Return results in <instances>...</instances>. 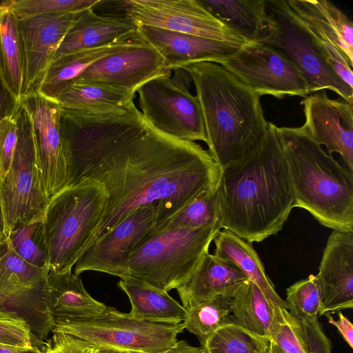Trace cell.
<instances>
[{"label": "cell", "mask_w": 353, "mask_h": 353, "mask_svg": "<svg viewBox=\"0 0 353 353\" xmlns=\"http://www.w3.org/2000/svg\"><path fill=\"white\" fill-rule=\"evenodd\" d=\"M77 152L84 175L80 181L96 180L108 194L101 222L85 250L138 208L159 207L160 225L216 188L221 174L208 151L160 131L134 103L121 114L84 116Z\"/></svg>", "instance_id": "1"}, {"label": "cell", "mask_w": 353, "mask_h": 353, "mask_svg": "<svg viewBox=\"0 0 353 353\" xmlns=\"http://www.w3.org/2000/svg\"><path fill=\"white\" fill-rule=\"evenodd\" d=\"M269 122L259 144L221 170L218 192L221 229L252 243L277 234L295 208L288 165Z\"/></svg>", "instance_id": "2"}, {"label": "cell", "mask_w": 353, "mask_h": 353, "mask_svg": "<svg viewBox=\"0 0 353 353\" xmlns=\"http://www.w3.org/2000/svg\"><path fill=\"white\" fill-rule=\"evenodd\" d=\"M182 69L195 87L208 152L222 170L253 150L266 134L269 122L261 97L217 63H195Z\"/></svg>", "instance_id": "3"}, {"label": "cell", "mask_w": 353, "mask_h": 353, "mask_svg": "<svg viewBox=\"0 0 353 353\" xmlns=\"http://www.w3.org/2000/svg\"><path fill=\"white\" fill-rule=\"evenodd\" d=\"M276 130L295 207L333 230L353 232V172L327 154L302 126Z\"/></svg>", "instance_id": "4"}, {"label": "cell", "mask_w": 353, "mask_h": 353, "mask_svg": "<svg viewBox=\"0 0 353 353\" xmlns=\"http://www.w3.org/2000/svg\"><path fill=\"white\" fill-rule=\"evenodd\" d=\"M107 200L104 186L89 179L50 198L42 220L49 270L72 271L101 222Z\"/></svg>", "instance_id": "5"}, {"label": "cell", "mask_w": 353, "mask_h": 353, "mask_svg": "<svg viewBox=\"0 0 353 353\" xmlns=\"http://www.w3.org/2000/svg\"><path fill=\"white\" fill-rule=\"evenodd\" d=\"M219 226L190 229L159 225L125 259L118 276L165 292L176 289L208 253Z\"/></svg>", "instance_id": "6"}, {"label": "cell", "mask_w": 353, "mask_h": 353, "mask_svg": "<svg viewBox=\"0 0 353 353\" xmlns=\"http://www.w3.org/2000/svg\"><path fill=\"white\" fill-rule=\"evenodd\" d=\"M267 22L258 41L282 53L307 84L310 94L329 90L353 103V88L325 60L314 39L295 17L286 0H265Z\"/></svg>", "instance_id": "7"}, {"label": "cell", "mask_w": 353, "mask_h": 353, "mask_svg": "<svg viewBox=\"0 0 353 353\" xmlns=\"http://www.w3.org/2000/svg\"><path fill=\"white\" fill-rule=\"evenodd\" d=\"M53 331L64 332L83 339L97 348H109L137 353L163 352L177 341L184 330L177 325L155 323L107 306L98 317L87 321H57Z\"/></svg>", "instance_id": "8"}, {"label": "cell", "mask_w": 353, "mask_h": 353, "mask_svg": "<svg viewBox=\"0 0 353 353\" xmlns=\"http://www.w3.org/2000/svg\"><path fill=\"white\" fill-rule=\"evenodd\" d=\"M168 71L137 91L143 116L158 130L183 140L206 143L205 124L197 97L189 90L188 73Z\"/></svg>", "instance_id": "9"}, {"label": "cell", "mask_w": 353, "mask_h": 353, "mask_svg": "<svg viewBox=\"0 0 353 353\" xmlns=\"http://www.w3.org/2000/svg\"><path fill=\"white\" fill-rule=\"evenodd\" d=\"M19 125L12 165L0 179L6 237L17 225L43 218L50 199L37 165L33 127L21 103Z\"/></svg>", "instance_id": "10"}, {"label": "cell", "mask_w": 353, "mask_h": 353, "mask_svg": "<svg viewBox=\"0 0 353 353\" xmlns=\"http://www.w3.org/2000/svg\"><path fill=\"white\" fill-rule=\"evenodd\" d=\"M122 15L137 27L159 28L241 47L247 43L214 17L199 0L116 1Z\"/></svg>", "instance_id": "11"}, {"label": "cell", "mask_w": 353, "mask_h": 353, "mask_svg": "<svg viewBox=\"0 0 353 353\" xmlns=\"http://www.w3.org/2000/svg\"><path fill=\"white\" fill-rule=\"evenodd\" d=\"M219 65L260 97L276 99L310 94L303 77L282 53L259 41L247 42Z\"/></svg>", "instance_id": "12"}, {"label": "cell", "mask_w": 353, "mask_h": 353, "mask_svg": "<svg viewBox=\"0 0 353 353\" xmlns=\"http://www.w3.org/2000/svg\"><path fill=\"white\" fill-rule=\"evenodd\" d=\"M22 106L33 127L37 161L43 188L50 198L68 187L67 141L57 105L37 92L23 96Z\"/></svg>", "instance_id": "13"}, {"label": "cell", "mask_w": 353, "mask_h": 353, "mask_svg": "<svg viewBox=\"0 0 353 353\" xmlns=\"http://www.w3.org/2000/svg\"><path fill=\"white\" fill-rule=\"evenodd\" d=\"M159 208H138L128 214L79 257L74 267L77 276L85 271L118 276L127 256L148 237L157 224Z\"/></svg>", "instance_id": "14"}, {"label": "cell", "mask_w": 353, "mask_h": 353, "mask_svg": "<svg viewBox=\"0 0 353 353\" xmlns=\"http://www.w3.org/2000/svg\"><path fill=\"white\" fill-rule=\"evenodd\" d=\"M81 12L17 20L23 70V97L36 92L64 38Z\"/></svg>", "instance_id": "15"}, {"label": "cell", "mask_w": 353, "mask_h": 353, "mask_svg": "<svg viewBox=\"0 0 353 353\" xmlns=\"http://www.w3.org/2000/svg\"><path fill=\"white\" fill-rule=\"evenodd\" d=\"M301 103L306 134L330 155L338 153L353 172V103L330 99L321 91L304 97Z\"/></svg>", "instance_id": "16"}, {"label": "cell", "mask_w": 353, "mask_h": 353, "mask_svg": "<svg viewBox=\"0 0 353 353\" xmlns=\"http://www.w3.org/2000/svg\"><path fill=\"white\" fill-rule=\"evenodd\" d=\"M168 71L160 54L144 43L101 59L70 82L103 84L135 94Z\"/></svg>", "instance_id": "17"}, {"label": "cell", "mask_w": 353, "mask_h": 353, "mask_svg": "<svg viewBox=\"0 0 353 353\" xmlns=\"http://www.w3.org/2000/svg\"><path fill=\"white\" fill-rule=\"evenodd\" d=\"M137 34L160 54L168 71L200 62L219 64L239 48L192 34L146 26H138Z\"/></svg>", "instance_id": "18"}, {"label": "cell", "mask_w": 353, "mask_h": 353, "mask_svg": "<svg viewBox=\"0 0 353 353\" xmlns=\"http://www.w3.org/2000/svg\"><path fill=\"white\" fill-rule=\"evenodd\" d=\"M322 294L321 315L353 307V232L332 230L316 275Z\"/></svg>", "instance_id": "19"}, {"label": "cell", "mask_w": 353, "mask_h": 353, "mask_svg": "<svg viewBox=\"0 0 353 353\" xmlns=\"http://www.w3.org/2000/svg\"><path fill=\"white\" fill-rule=\"evenodd\" d=\"M247 280L248 276L234 261L208 252L176 290L187 310L218 296L232 298Z\"/></svg>", "instance_id": "20"}, {"label": "cell", "mask_w": 353, "mask_h": 353, "mask_svg": "<svg viewBox=\"0 0 353 353\" xmlns=\"http://www.w3.org/2000/svg\"><path fill=\"white\" fill-rule=\"evenodd\" d=\"M41 301L50 324L57 321L90 320L100 316L107 307L89 294L82 281L72 271L49 270Z\"/></svg>", "instance_id": "21"}, {"label": "cell", "mask_w": 353, "mask_h": 353, "mask_svg": "<svg viewBox=\"0 0 353 353\" xmlns=\"http://www.w3.org/2000/svg\"><path fill=\"white\" fill-rule=\"evenodd\" d=\"M286 1L316 40L335 46L353 63V23L343 11L327 0Z\"/></svg>", "instance_id": "22"}, {"label": "cell", "mask_w": 353, "mask_h": 353, "mask_svg": "<svg viewBox=\"0 0 353 353\" xmlns=\"http://www.w3.org/2000/svg\"><path fill=\"white\" fill-rule=\"evenodd\" d=\"M93 8L81 12L61 43L54 60L137 36V26L128 17L122 14L100 15Z\"/></svg>", "instance_id": "23"}, {"label": "cell", "mask_w": 353, "mask_h": 353, "mask_svg": "<svg viewBox=\"0 0 353 353\" xmlns=\"http://www.w3.org/2000/svg\"><path fill=\"white\" fill-rule=\"evenodd\" d=\"M135 94L94 83L70 82L50 99L61 113L121 114L134 103Z\"/></svg>", "instance_id": "24"}, {"label": "cell", "mask_w": 353, "mask_h": 353, "mask_svg": "<svg viewBox=\"0 0 353 353\" xmlns=\"http://www.w3.org/2000/svg\"><path fill=\"white\" fill-rule=\"evenodd\" d=\"M128 296L136 318L155 323L177 325L184 322L187 310L164 290L141 281L124 278L118 283Z\"/></svg>", "instance_id": "25"}, {"label": "cell", "mask_w": 353, "mask_h": 353, "mask_svg": "<svg viewBox=\"0 0 353 353\" xmlns=\"http://www.w3.org/2000/svg\"><path fill=\"white\" fill-rule=\"evenodd\" d=\"M144 43L137 36L97 48L83 50L52 61L36 92L52 99L65 84L107 56Z\"/></svg>", "instance_id": "26"}, {"label": "cell", "mask_w": 353, "mask_h": 353, "mask_svg": "<svg viewBox=\"0 0 353 353\" xmlns=\"http://www.w3.org/2000/svg\"><path fill=\"white\" fill-rule=\"evenodd\" d=\"M277 306L249 279L239 287L230 300L233 323L254 335L268 340Z\"/></svg>", "instance_id": "27"}, {"label": "cell", "mask_w": 353, "mask_h": 353, "mask_svg": "<svg viewBox=\"0 0 353 353\" xmlns=\"http://www.w3.org/2000/svg\"><path fill=\"white\" fill-rule=\"evenodd\" d=\"M227 28L246 42L258 41L265 28V0H199Z\"/></svg>", "instance_id": "28"}, {"label": "cell", "mask_w": 353, "mask_h": 353, "mask_svg": "<svg viewBox=\"0 0 353 353\" xmlns=\"http://www.w3.org/2000/svg\"><path fill=\"white\" fill-rule=\"evenodd\" d=\"M213 241L215 244L214 255L234 261L272 302L287 308L285 300L276 293L251 243L228 230H219Z\"/></svg>", "instance_id": "29"}, {"label": "cell", "mask_w": 353, "mask_h": 353, "mask_svg": "<svg viewBox=\"0 0 353 353\" xmlns=\"http://www.w3.org/2000/svg\"><path fill=\"white\" fill-rule=\"evenodd\" d=\"M0 85L12 105L23 97V70L17 20L0 4Z\"/></svg>", "instance_id": "30"}, {"label": "cell", "mask_w": 353, "mask_h": 353, "mask_svg": "<svg viewBox=\"0 0 353 353\" xmlns=\"http://www.w3.org/2000/svg\"><path fill=\"white\" fill-rule=\"evenodd\" d=\"M231 299L218 296L187 310L186 319L183 323L184 329L197 337L201 347H204L208 339L219 328L234 323Z\"/></svg>", "instance_id": "31"}, {"label": "cell", "mask_w": 353, "mask_h": 353, "mask_svg": "<svg viewBox=\"0 0 353 353\" xmlns=\"http://www.w3.org/2000/svg\"><path fill=\"white\" fill-rule=\"evenodd\" d=\"M219 222L220 208L215 188L201 193L170 218L157 226L167 225L199 229L220 227Z\"/></svg>", "instance_id": "32"}, {"label": "cell", "mask_w": 353, "mask_h": 353, "mask_svg": "<svg viewBox=\"0 0 353 353\" xmlns=\"http://www.w3.org/2000/svg\"><path fill=\"white\" fill-rule=\"evenodd\" d=\"M270 341L234 323L216 330L206 341L207 353H268Z\"/></svg>", "instance_id": "33"}, {"label": "cell", "mask_w": 353, "mask_h": 353, "mask_svg": "<svg viewBox=\"0 0 353 353\" xmlns=\"http://www.w3.org/2000/svg\"><path fill=\"white\" fill-rule=\"evenodd\" d=\"M42 220L38 218L17 225L6 239L13 250L26 261L48 269Z\"/></svg>", "instance_id": "34"}, {"label": "cell", "mask_w": 353, "mask_h": 353, "mask_svg": "<svg viewBox=\"0 0 353 353\" xmlns=\"http://www.w3.org/2000/svg\"><path fill=\"white\" fill-rule=\"evenodd\" d=\"M101 0H8L0 4L17 20L54 14H75L95 7Z\"/></svg>", "instance_id": "35"}, {"label": "cell", "mask_w": 353, "mask_h": 353, "mask_svg": "<svg viewBox=\"0 0 353 353\" xmlns=\"http://www.w3.org/2000/svg\"><path fill=\"white\" fill-rule=\"evenodd\" d=\"M285 301L288 310L301 321L321 316L322 294L316 276L310 274L288 287Z\"/></svg>", "instance_id": "36"}, {"label": "cell", "mask_w": 353, "mask_h": 353, "mask_svg": "<svg viewBox=\"0 0 353 353\" xmlns=\"http://www.w3.org/2000/svg\"><path fill=\"white\" fill-rule=\"evenodd\" d=\"M269 340L285 353H308L303 323L285 307L277 306Z\"/></svg>", "instance_id": "37"}, {"label": "cell", "mask_w": 353, "mask_h": 353, "mask_svg": "<svg viewBox=\"0 0 353 353\" xmlns=\"http://www.w3.org/2000/svg\"><path fill=\"white\" fill-rule=\"evenodd\" d=\"M19 107L20 103L12 105L0 117V179L9 171L13 160L19 131Z\"/></svg>", "instance_id": "38"}, {"label": "cell", "mask_w": 353, "mask_h": 353, "mask_svg": "<svg viewBox=\"0 0 353 353\" xmlns=\"http://www.w3.org/2000/svg\"><path fill=\"white\" fill-rule=\"evenodd\" d=\"M0 343L32 347L30 330L27 322L21 317L0 319Z\"/></svg>", "instance_id": "39"}, {"label": "cell", "mask_w": 353, "mask_h": 353, "mask_svg": "<svg viewBox=\"0 0 353 353\" xmlns=\"http://www.w3.org/2000/svg\"><path fill=\"white\" fill-rule=\"evenodd\" d=\"M305 333L308 353H332V343L318 319L301 321Z\"/></svg>", "instance_id": "40"}, {"label": "cell", "mask_w": 353, "mask_h": 353, "mask_svg": "<svg viewBox=\"0 0 353 353\" xmlns=\"http://www.w3.org/2000/svg\"><path fill=\"white\" fill-rule=\"evenodd\" d=\"M52 341V353H94L97 349L88 341L61 331H53Z\"/></svg>", "instance_id": "41"}, {"label": "cell", "mask_w": 353, "mask_h": 353, "mask_svg": "<svg viewBox=\"0 0 353 353\" xmlns=\"http://www.w3.org/2000/svg\"><path fill=\"white\" fill-rule=\"evenodd\" d=\"M324 315L327 317L329 323L336 327L349 347L353 348V325L350 321L341 312H339L337 320H334L329 313Z\"/></svg>", "instance_id": "42"}, {"label": "cell", "mask_w": 353, "mask_h": 353, "mask_svg": "<svg viewBox=\"0 0 353 353\" xmlns=\"http://www.w3.org/2000/svg\"><path fill=\"white\" fill-rule=\"evenodd\" d=\"M158 353H207V352L201 346L194 347L190 345L185 340H181L176 341L170 348Z\"/></svg>", "instance_id": "43"}, {"label": "cell", "mask_w": 353, "mask_h": 353, "mask_svg": "<svg viewBox=\"0 0 353 353\" xmlns=\"http://www.w3.org/2000/svg\"><path fill=\"white\" fill-rule=\"evenodd\" d=\"M0 353H46L37 347L14 346L0 343Z\"/></svg>", "instance_id": "44"}, {"label": "cell", "mask_w": 353, "mask_h": 353, "mask_svg": "<svg viewBox=\"0 0 353 353\" xmlns=\"http://www.w3.org/2000/svg\"><path fill=\"white\" fill-rule=\"evenodd\" d=\"M8 99L0 85V117H3L8 112Z\"/></svg>", "instance_id": "45"}, {"label": "cell", "mask_w": 353, "mask_h": 353, "mask_svg": "<svg viewBox=\"0 0 353 353\" xmlns=\"http://www.w3.org/2000/svg\"><path fill=\"white\" fill-rule=\"evenodd\" d=\"M0 238L6 239L5 235V223H4V217H3V212L2 207V201L0 193Z\"/></svg>", "instance_id": "46"}, {"label": "cell", "mask_w": 353, "mask_h": 353, "mask_svg": "<svg viewBox=\"0 0 353 353\" xmlns=\"http://www.w3.org/2000/svg\"><path fill=\"white\" fill-rule=\"evenodd\" d=\"M94 353H136L133 352H129L125 350H119L114 349H109V348H97L94 351Z\"/></svg>", "instance_id": "47"}, {"label": "cell", "mask_w": 353, "mask_h": 353, "mask_svg": "<svg viewBox=\"0 0 353 353\" xmlns=\"http://www.w3.org/2000/svg\"><path fill=\"white\" fill-rule=\"evenodd\" d=\"M19 317L14 312L0 310V319H10Z\"/></svg>", "instance_id": "48"}, {"label": "cell", "mask_w": 353, "mask_h": 353, "mask_svg": "<svg viewBox=\"0 0 353 353\" xmlns=\"http://www.w3.org/2000/svg\"><path fill=\"white\" fill-rule=\"evenodd\" d=\"M268 353H285L275 343L270 341Z\"/></svg>", "instance_id": "49"}, {"label": "cell", "mask_w": 353, "mask_h": 353, "mask_svg": "<svg viewBox=\"0 0 353 353\" xmlns=\"http://www.w3.org/2000/svg\"><path fill=\"white\" fill-rule=\"evenodd\" d=\"M6 239L0 238V254H1V251H2L3 246V244L5 243Z\"/></svg>", "instance_id": "50"}, {"label": "cell", "mask_w": 353, "mask_h": 353, "mask_svg": "<svg viewBox=\"0 0 353 353\" xmlns=\"http://www.w3.org/2000/svg\"><path fill=\"white\" fill-rule=\"evenodd\" d=\"M46 353H52L51 347L48 348Z\"/></svg>", "instance_id": "51"}]
</instances>
